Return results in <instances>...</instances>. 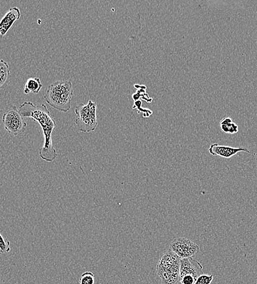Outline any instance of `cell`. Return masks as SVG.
Here are the masks:
<instances>
[{
  "label": "cell",
  "instance_id": "obj_4",
  "mask_svg": "<svg viewBox=\"0 0 257 284\" xmlns=\"http://www.w3.org/2000/svg\"><path fill=\"white\" fill-rule=\"evenodd\" d=\"M97 109V104L91 100L87 105L80 104L76 107L75 122L80 131L91 132L96 130L98 125Z\"/></svg>",
  "mask_w": 257,
  "mask_h": 284
},
{
  "label": "cell",
  "instance_id": "obj_16",
  "mask_svg": "<svg viewBox=\"0 0 257 284\" xmlns=\"http://www.w3.org/2000/svg\"><path fill=\"white\" fill-rule=\"evenodd\" d=\"M227 126L228 127L229 133L234 134V133H236L238 132L239 127L235 123L233 122L232 123H230V124L227 125Z\"/></svg>",
  "mask_w": 257,
  "mask_h": 284
},
{
  "label": "cell",
  "instance_id": "obj_7",
  "mask_svg": "<svg viewBox=\"0 0 257 284\" xmlns=\"http://www.w3.org/2000/svg\"><path fill=\"white\" fill-rule=\"evenodd\" d=\"M203 267L201 263L193 258L181 259L179 280L186 275H191L197 280L203 274Z\"/></svg>",
  "mask_w": 257,
  "mask_h": 284
},
{
  "label": "cell",
  "instance_id": "obj_15",
  "mask_svg": "<svg viewBox=\"0 0 257 284\" xmlns=\"http://www.w3.org/2000/svg\"><path fill=\"white\" fill-rule=\"evenodd\" d=\"M197 280L194 277L191 275H186L182 277L179 280L182 284H194Z\"/></svg>",
  "mask_w": 257,
  "mask_h": 284
},
{
  "label": "cell",
  "instance_id": "obj_12",
  "mask_svg": "<svg viewBox=\"0 0 257 284\" xmlns=\"http://www.w3.org/2000/svg\"><path fill=\"white\" fill-rule=\"evenodd\" d=\"M79 282L80 284H94V274L90 272L84 273L81 275Z\"/></svg>",
  "mask_w": 257,
  "mask_h": 284
},
{
  "label": "cell",
  "instance_id": "obj_10",
  "mask_svg": "<svg viewBox=\"0 0 257 284\" xmlns=\"http://www.w3.org/2000/svg\"><path fill=\"white\" fill-rule=\"evenodd\" d=\"M42 86L43 85L39 78H30L26 81L24 92L25 94H37L41 90Z\"/></svg>",
  "mask_w": 257,
  "mask_h": 284
},
{
  "label": "cell",
  "instance_id": "obj_13",
  "mask_svg": "<svg viewBox=\"0 0 257 284\" xmlns=\"http://www.w3.org/2000/svg\"><path fill=\"white\" fill-rule=\"evenodd\" d=\"M10 245V242L5 240L0 233V253L2 254L9 253L11 251Z\"/></svg>",
  "mask_w": 257,
  "mask_h": 284
},
{
  "label": "cell",
  "instance_id": "obj_2",
  "mask_svg": "<svg viewBox=\"0 0 257 284\" xmlns=\"http://www.w3.org/2000/svg\"><path fill=\"white\" fill-rule=\"evenodd\" d=\"M73 96L71 81L59 80L50 85L44 99L55 109L66 113L70 110Z\"/></svg>",
  "mask_w": 257,
  "mask_h": 284
},
{
  "label": "cell",
  "instance_id": "obj_6",
  "mask_svg": "<svg viewBox=\"0 0 257 284\" xmlns=\"http://www.w3.org/2000/svg\"><path fill=\"white\" fill-rule=\"evenodd\" d=\"M170 250L180 259L193 258L200 251V247L185 238L175 239L170 243Z\"/></svg>",
  "mask_w": 257,
  "mask_h": 284
},
{
  "label": "cell",
  "instance_id": "obj_5",
  "mask_svg": "<svg viewBox=\"0 0 257 284\" xmlns=\"http://www.w3.org/2000/svg\"><path fill=\"white\" fill-rule=\"evenodd\" d=\"M3 123L6 130L14 136L24 132L27 126L15 105H11L4 114Z\"/></svg>",
  "mask_w": 257,
  "mask_h": 284
},
{
  "label": "cell",
  "instance_id": "obj_3",
  "mask_svg": "<svg viewBox=\"0 0 257 284\" xmlns=\"http://www.w3.org/2000/svg\"><path fill=\"white\" fill-rule=\"evenodd\" d=\"M180 260L170 249L160 256L156 270L161 284H177L179 281Z\"/></svg>",
  "mask_w": 257,
  "mask_h": 284
},
{
  "label": "cell",
  "instance_id": "obj_1",
  "mask_svg": "<svg viewBox=\"0 0 257 284\" xmlns=\"http://www.w3.org/2000/svg\"><path fill=\"white\" fill-rule=\"evenodd\" d=\"M19 112L24 118H31L37 121L42 128L44 144L39 151L40 158L47 162L55 161L57 153L53 145L52 134L57 125L48 108L44 104L36 106L31 102H25L20 106Z\"/></svg>",
  "mask_w": 257,
  "mask_h": 284
},
{
  "label": "cell",
  "instance_id": "obj_17",
  "mask_svg": "<svg viewBox=\"0 0 257 284\" xmlns=\"http://www.w3.org/2000/svg\"><path fill=\"white\" fill-rule=\"evenodd\" d=\"M233 120L229 117L225 118L221 121L220 125H228L230 123H233Z\"/></svg>",
  "mask_w": 257,
  "mask_h": 284
},
{
  "label": "cell",
  "instance_id": "obj_8",
  "mask_svg": "<svg viewBox=\"0 0 257 284\" xmlns=\"http://www.w3.org/2000/svg\"><path fill=\"white\" fill-rule=\"evenodd\" d=\"M209 153L213 156H219L226 159L232 158L239 152L251 153L246 148H234L231 146L212 144L208 149Z\"/></svg>",
  "mask_w": 257,
  "mask_h": 284
},
{
  "label": "cell",
  "instance_id": "obj_9",
  "mask_svg": "<svg viewBox=\"0 0 257 284\" xmlns=\"http://www.w3.org/2000/svg\"><path fill=\"white\" fill-rule=\"evenodd\" d=\"M21 17V12L17 8H12L7 12L0 21V37L5 36L17 20Z\"/></svg>",
  "mask_w": 257,
  "mask_h": 284
},
{
  "label": "cell",
  "instance_id": "obj_11",
  "mask_svg": "<svg viewBox=\"0 0 257 284\" xmlns=\"http://www.w3.org/2000/svg\"><path fill=\"white\" fill-rule=\"evenodd\" d=\"M10 76L9 65L3 60H0V89L2 88Z\"/></svg>",
  "mask_w": 257,
  "mask_h": 284
},
{
  "label": "cell",
  "instance_id": "obj_14",
  "mask_svg": "<svg viewBox=\"0 0 257 284\" xmlns=\"http://www.w3.org/2000/svg\"><path fill=\"white\" fill-rule=\"evenodd\" d=\"M213 279V275L202 274L194 284H211Z\"/></svg>",
  "mask_w": 257,
  "mask_h": 284
}]
</instances>
